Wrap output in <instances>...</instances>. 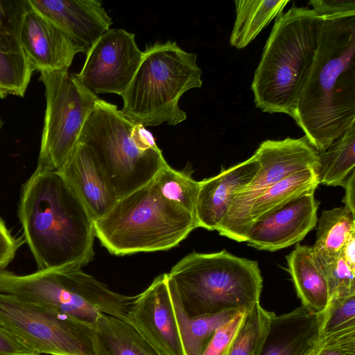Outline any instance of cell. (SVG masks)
Here are the masks:
<instances>
[{
	"label": "cell",
	"instance_id": "1",
	"mask_svg": "<svg viewBox=\"0 0 355 355\" xmlns=\"http://www.w3.org/2000/svg\"><path fill=\"white\" fill-rule=\"evenodd\" d=\"M318 45L291 117L318 152L355 123V1L312 0Z\"/></svg>",
	"mask_w": 355,
	"mask_h": 355
},
{
	"label": "cell",
	"instance_id": "2",
	"mask_svg": "<svg viewBox=\"0 0 355 355\" xmlns=\"http://www.w3.org/2000/svg\"><path fill=\"white\" fill-rule=\"evenodd\" d=\"M198 188L199 182L167 164L94 221L96 236L118 256L171 249L197 227Z\"/></svg>",
	"mask_w": 355,
	"mask_h": 355
},
{
	"label": "cell",
	"instance_id": "3",
	"mask_svg": "<svg viewBox=\"0 0 355 355\" xmlns=\"http://www.w3.org/2000/svg\"><path fill=\"white\" fill-rule=\"evenodd\" d=\"M18 216L38 270L82 268L94 258V219L62 173L35 169L24 184Z\"/></svg>",
	"mask_w": 355,
	"mask_h": 355
},
{
	"label": "cell",
	"instance_id": "4",
	"mask_svg": "<svg viewBox=\"0 0 355 355\" xmlns=\"http://www.w3.org/2000/svg\"><path fill=\"white\" fill-rule=\"evenodd\" d=\"M318 33L312 9L293 5L275 18L252 82L257 108L292 116L313 63Z\"/></svg>",
	"mask_w": 355,
	"mask_h": 355
},
{
	"label": "cell",
	"instance_id": "5",
	"mask_svg": "<svg viewBox=\"0 0 355 355\" xmlns=\"http://www.w3.org/2000/svg\"><path fill=\"white\" fill-rule=\"evenodd\" d=\"M168 288L189 318L248 310L259 302L263 278L257 261L225 250L192 252L166 273Z\"/></svg>",
	"mask_w": 355,
	"mask_h": 355
},
{
	"label": "cell",
	"instance_id": "6",
	"mask_svg": "<svg viewBox=\"0 0 355 355\" xmlns=\"http://www.w3.org/2000/svg\"><path fill=\"white\" fill-rule=\"evenodd\" d=\"M78 142L90 150L119 199L168 164L150 131L101 98L87 117Z\"/></svg>",
	"mask_w": 355,
	"mask_h": 355
},
{
	"label": "cell",
	"instance_id": "7",
	"mask_svg": "<svg viewBox=\"0 0 355 355\" xmlns=\"http://www.w3.org/2000/svg\"><path fill=\"white\" fill-rule=\"evenodd\" d=\"M202 70L197 55L175 42L146 46L139 66L125 92L121 113L134 123L175 126L187 119L179 101L188 90L200 88Z\"/></svg>",
	"mask_w": 355,
	"mask_h": 355
},
{
	"label": "cell",
	"instance_id": "8",
	"mask_svg": "<svg viewBox=\"0 0 355 355\" xmlns=\"http://www.w3.org/2000/svg\"><path fill=\"white\" fill-rule=\"evenodd\" d=\"M0 292L53 309L94 326L101 313L127 321L135 296L116 293L80 268L0 270Z\"/></svg>",
	"mask_w": 355,
	"mask_h": 355
},
{
	"label": "cell",
	"instance_id": "9",
	"mask_svg": "<svg viewBox=\"0 0 355 355\" xmlns=\"http://www.w3.org/2000/svg\"><path fill=\"white\" fill-rule=\"evenodd\" d=\"M40 72L46 108L36 169L58 171L77 145L83 127L100 98L68 71Z\"/></svg>",
	"mask_w": 355,
	"mask_h": 355
},
{
	"label": "cell",
	"instance_id": "10",
	"mask_svg": "<svg viewBox=\"0 0 355 355\" xmlns=\"http://www.w3.org/2000/svg\"><path fill=\"white\" fill-rule=\"evenodd\" d=\"M0 327L40 354L96 355L93 325L1 292Z\"/></svg>",
	"mask_w": 355,
	"mask_h": 355
},
{
	"label": "cell",
	"instance_id": "11",
	"mask_svg": "<svg viewBox=\"0 0 355 355\" xmlns=\"http://www.w3.org/2000/svg\"><path fill=\"white\" fill-rule=\"evenodd\" d=\"M318 152L305 136L282 140H266L253 154L259 163L257 173L235 197L232 205L216 228L221 235L232 236L252 202L266 189L281 180L318 164Z\"/></svg>",
	"mask_w": 355,
	"mask_h": 355
},
{
	"label": "cell",
	"instance_id": "12",
	"mask_svg": "<svg viewBox=\"0 0 355 355\" xmlns=\"http://www.w3.org/2000/svg\"><path fill=\"white\" fill-rule=\"evenodd\" d=\"M81 71L73 73L92 94L112 93L122 96L141 62L143 51L135 35L123 28H110L86 53Z\"/></svg>",
	"mask_w": 355,
	"mask_h": 355
},
{
	"label": "cell",
	"instance_id": "13",
	"mask_svg": "<svg viewBox=\"0 0 355 355\" xmlns=\"http://www.w3.org/2000/svg\"><path fill=\"white\" fill-rule=\"evenodd\" d=\"M315 191H304L253 223L245 242L259 250L274 252L302 241L318 222Z\"/></svg>",
	"mask_w": 355,
	"mask_h": 355
},
{
	"label": "cell",
	"instance_id": "14",
	"mask_svg": "<svg viewBox=\"0 0 355 355\" xmlns=\"http://www.w3.org/2000/svg\"><path fill=\"white\" fill-rule=\"evenodd\" d=\"M127 321L159 355H184L166 273L135 296Z\"/></svg>",
	"mask_w": 355,
	"mask_h": 355
},
{
	"label": "cell",
	"instance_id": "15",
	"mask_svg": "<svg viewBox=\"0 0 355 355\" xmlns=\"http://www.w3.org/2000/svg\"><path fill=\"white\" fill-rule=\"evenodd\" d=\"M19 44L35 70L68 71L82 46L50 19L31 6L24 13Z\"/></svg>",
	"mask_w": 355,
	"mask_h": 355
},
{
	"label": "cell",
	"instance_id": "16",
	"mask_svg": "<svg viewBox=\"0 0 355 355\" xmlns=\"http://www.w3.org/2000/svg\"><path fill=\"white\" fill-rule=\"evenodd\" d=\"M259 165L252 155L216 175L199 182L196 204L197 227L216 230L230 209L236 196L252 181Z\"/></svg>",
	"mask_w": 355,
	"mask_h": 355
},
{
	"label": "cell",
	"instance_id": "17",
	"mask_svg": "<svg viewBox=\"0 0 355 355\" xmlns=\"http://www.w3.org/2000/svg\"><path fill=\"white\" fill-rule=\"evenodd\" d=\"M40 12L76 40L87 53L112 20L98 0H28Z\"/></svg>",
	"mask_w": 355,
	"mask_h": 355
},
{
	"label": "cell",
	"instance_id": "18",
	"mask_svg": "<svg viewBox=\"0 0 355 355\" xmlns=\"http://www.w3.org/2000/svg\"><path fill=\"white\" fill-rule=\"evenodd\" d=\"M94 220L105 216L119 200L90 150L78 142L59 170Z\"/></svg>",
	"mask_w": 355,
	"mask_h": 355
},
{
	"label": "cell",
	"instance_id": "19",
	"mask_svg": "<svg viewBox=\"0 0 355 355\" xmlns=\"http://www.w3.org/2000/svg\"><path fill=\"white\" fill-rule=\"evenodd\" d=\"M320 315L301 306L271 318L259 355H311L319 342Z\"/></svg>",
	"mask_w": 355,
	"mask_h": 355
},
{
	"label": "cell",
	"instance_id": "20",
	"mask_svg": "<svg viewBox=\"0 0 355 355\" xmlns=\"http://www.w3.org/2000/svg\"><path fill=\"white\" fill-rule=\"evenodd\" d=\"M286 261L302 306L313 314L321 315L330 295L327 281L314 261L312 248L297 244Z\"/></svg>",
	"mask_w": 355,
	"mask_h": 355
},
{
	"label": "cell",
	"instance_id": "21",
	"mask_svg": "<svg viewBox=\"0 0 355 355\" xmlns=\"http://www.w3.org/2000/svg\"><path fill=\"white\" fill-rule=\"evenodd\" d=\"M318 183L313 168L293 174L263 191L251 204L241 220L232 240L245 242L253 223L305 191L316 189Z\"/></svg>",
	"mask_w": 355,
	"mask_h": 355
},
{
	"label": "cell",
	"instance_id": "22",
	"mask_svg": "<svg viewBox=\"0 0 355 355\" xmlns=\"http://www.w3.org/2000/svg\"><path fill=\"white\" fill-rule=\"evenodd\" d=\"M93 327L96 355H159L128 321L101 313Z\"/></svg>",
	"mask_w": 355,
	"mask_h": 355
},
{
	"label": "cell",
	"instance_id": "23",
	"mask_svg": "<svg viewBox=\"0 0 355 355\" xmlns=\"http://www.w3.org/2000/svg\"><path fill=\"white\" fill-rule=\"evenodd\" d=\"M289 0L234 1L236 18L231 33V46L242 49L250 44L274 18L283 12Z\"/></svg>",
	"mask_w": 355,
	"mask_h": 355
},
{
	"label": "cell",
	"instance_id": "24",
	"mask_svg": "<svg viewBox=\"0 0 355 355\" xmlns=\"http://www.w3.org/2000/svg\"><path fill=\"white\" fill-rule=\"evenodd\" d=\"M355 232V215L345 207L324 210L318 222L316 240L312 247L315 263H327L336 259L349 237Z\"/></svg>",
	"mask_w": 355,
	"mask_h": 355
},
{
	"label": "cell",
	"instance_id": "25",
	"mask_svg": "<svg viewBox=\"0 0 355 355\" xmlns=\"http://www.w3.org/2000/svg\"><path fill=\"white\" fill-rule=\"evenodd\" d=\"M168 291L184 355H202L216 330L231 319L236 311H224L205 317L189 318L178 295L171 289L168 288Z\"/></svg>",
	"mask_w": 355,
	"mask_h": 355
},
{
	"label": "cell",
	"instance_id": "26",
	"mask_svg": "<svg viewBox=\"0 0 355 355\" xmlns=\"http://www.w3.org/2000/svg\"><path fill=\"white\" fill-rule=\"evenodd\" d=\"M355 166V123L325 150L318 153L315 173L318 184L343 187Z\"/></svg>",
	"mask_w": 355,
	"mask_h": 355
},
{
	"label": "cell",
	"instance_id": "27",
	"mask_svg": "<svg viewBox=\"0 0 355 355\" xmlns=\"http://www.w3.org/2000/svg\"><path fill=\"white\" fill-rule=\"evenodd\" d=\"M274 314L259 302L249 308L228 355H259Z\"/></svg>",
	"mask_w": 355,
	"mask_h": 355
},
{
	"label": "cell",
	"instance_id": "28",
	"mask_svg": "<svg viewBox=\"0 0 355 355\" xmlns=\"http://www.w3.org/2000/svg\"><path fill=\"white\" fill-rule=\"evenodd\" d=\"M35 71L22 51H0V98L9 94L23 97Z\"/></svg>",
	"mask_w": 355,
	"mask_h": 355
},
{
	"label": "cell",
	"instance_id": "29",
	"mask_svg": "<svg viewBox=\"0 0 355 355\" xmlns=\"http://www.w3.org/2000/svg\"><path fill=\"white\" fill-rule=\"evenodd\" d=\"M355 331V294L331 298L320 315L319 340Z\"/></svg>",
	"mask_w": 355,
	"mask_h": 355
},
{
	"label": "cell",
	"instance_id": "30",
	"mask_svg": "<svg viewBox=\"0 0 355 355\" xmlns=\"http://www.w3.org/2000/svg\"><path fill=\"white\" fill-rule=\"evenodd\" d=\"M29 8L28 0H0V51L21 50L19 30L23 16Z\"/></svg>",
	"mask_w": 355,
	"mask_h": 355
},
{
	"label": "cell",
	"instance_id": "31",
	"mask_svg": "<svg viewBox=\"0 0 355 355\" xmlns=\"http://www.w3.org/2000/svg\"><path fill=\"white\" fill-rule=\"evenodd\" d=\"M315 264L327 281L330 299L355 294V271L340 254L331 261Z\"/></svg>",
	"mask_w": 355,
	"mask_h": 355
},
{
	"label": "cell",
	"instance_id": "32",
	"mask_svg": "<svg viewBox=\"0 0 355 355\" xmlns=\"http://www.w3.org/2000/svg\"><path fill=\"white\" fill-rule=\"evenodd\" d=\"M247 311H237L231 319L221 324L216 330L202 355H228Z\"/></svg>",
	"mask_w": 355,
	"mask_h": 355
},
{
	"label": "cell",
	"instance_id": "33",
	"mask_svg": "<svg viewBox=\"0 0 355 355\" xmlns=\"http://www.w3.org/2000/svg\"><path fill=\"white\" fill-rule=\"evenodd\" d=\"M311 355H355V331L319 340Z\"/></svg>",
	"mask_w": 355,
	"mask_h": 355
},
{
	"label": "cell",
	"instance_id": "34",
	"mask_svg": "<svg viewBox=\"0 0 355 355\" xmlns=\"http://www.w3.org/2000/svg\"><path fill=\"white\" fill-rule=\"evenodd\" d=\"M24 241L22 237L12 236L5 222L0 218V270L5 269L12 261Z\"/></svg>",
	"mask_w": 355,
	"mask_h": 355
},
{
	"label": "cell",
	"instance_id": "35",
	"mask_svg": "<svg viewBox=\"0 0 355 355\" xmlns=\"http://www.w3.org/2000/svg\"><path fill=\"white\" fill-rule=\"evenodd\" d=\"M0 355H40L18 338L0 327Z\"/></svg>",
	"mask_w": 355,
	"mask_h": 355
},
{
	"label": "cell",
	"instance_id": "36",
	"mask_svg": "<svg viewBox=\"0 0 355 355\" xmlns=\"http://www.w3.org/2000/svg\"><path fill=\"white\" fill-rule=\"evenodd\" d=\"M343 187L345 192L343 198L344 207L355 215V170L347 177Z\"/></svg>",
	"mask_w": 355,
	"mask_h": 355
},
{
	"label": "cell",
	"instance_id": "37",
	"mask_svg": "<svg viewBox=\"0 0 355 355\" xmlns=\"http://www.w3.org/2000/svg\"><path fill=\"white\" fill-rule=\"evenodd\" d=\"M340 256L349 268L355 271V232L349 236L343 246Z\"/></svg>",
	"mask_w": 355,
	"mask_h": 355
},
{
	"label": "cell",
	"instance_id": "38",
	"mask_svg": "<svg viewBox=\"0 0 355 355\" xmlns=\"http://www.w3.org/2000/svg\"><path fill=\"white\" fill-rule=\"evenodd\" d=\"M1 127V119H0V128Z\"/></svg>",
	"mask_w": 355,
	"mask_h": 355
}]
</instances>
